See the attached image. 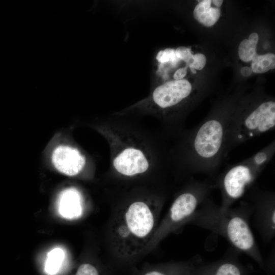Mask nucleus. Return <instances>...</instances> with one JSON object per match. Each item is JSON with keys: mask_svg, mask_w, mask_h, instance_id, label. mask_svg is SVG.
<instances>
[{"mask_svg": "<svg viewBox=\"0 0 275 275\" xmlns=\"http://www.w3.org/2000/svg\"><path fill=\"white\" fill-rule=\"evenodd\" d=\"M110 150L113 171L125 178L138 177L154 166V155L140 134L120 124H104L100 129Z\"/></svg>", "mask_w": 275, "mask_h": 275, "instance_id": "nucleus-4", "label": "nucleus"}, {"mask_svg": "<svg viewBox=\"0 0 275 275\" xmlns=\"http://www.w3.org/2000/svg\"><path fill=\"white\" fill-rule=\"evenodd\" d=\"M206 58L203 54L197 53L193 55L192 64L188 67L193 73H196V69L201 70L205 66Z\"/></svg>", "mask_w": 275, "mask_h": 275, "instance_id": "nucleus-20", "label": "nucleus"}, {"mask_svg": "<svg viewBox=\"0 0 275 275\" xmlns=\"http://www.w3.org/2000/svg\"><path fill=\"white\" fill-rule=\"evenodd\" d=\"M60 214L65 218L73 219L78 218L82 210V199L80 192L74 187L62 190L58 198Z\"/></svg>", "mask_w": 275, "mask_h": 275, "instance_id": "nucleus-12", "label": "nucleus"}, {"mask_svg": "<svg viewBox=\"0 0 275 275\" xmlns=\"http://www.w3.org/2000/svg\"><path fill=\"white\" fill-rule=\"evenodd\" d=\"M175 55L178 60H183L186 63V67H189L193 63V54L190 48L179 47L175 50Z\"/></svg>", "mask_w": 275, "mask_h": 275, "instance_id": "nucleus-19", "label": "nucleus"}, {"mask_svg": "<svg viewBox=\"0 0 275 275\" xmlns=\"http://www.w3.org/2000/svg\"><path fill=\"white\" fill-rule=\"evenodd\" d=\"M239 253L233 248L217 261L204 262L202 260L195 266L191 275H248L249 269L239 260Z\"/></svg>", "mask_w": 275, "mask_h": 275, "instance_id": "nucleus-10", "label": "nucleus"}, {"mask_svg": "<svg viewBox=\"0 0 275 275\" xmlns=\"http://www.w3.org/2000/svg\"><path fill=\"white\" fill-rule=\"evenodd\" d=\"M51 161L57 170L68 176H75L85 169L87 159L85 154L74 146L61 145L51 154Z\"/></svg>", "mask_w": 275, "mask_h": 275, "instance_id": "nucleus-11", "label": "nucleus"}, {"mask_svg": "<svg viewBox=\"0 0 275 275\" xmlns=\"http://www.w3.org/2000/svg\"><path fill=\"white\" fill-rule=\"evenodd\" d=\"M192 92V85L187 80H170L153 90L147 105L159 113L166 126L178 133L175 111L188 99Z\"/></svg>", "mask_w": 275, "mask_h": 275, "instance_id": "nucleus-8", "label": "nucleus"}, {"mask_svg": "<svg viewBox=\"0 0 275 275\" xmlns=\"http://www.w3.org/2000/svg\"><path fill=\"white\" fill-rule=\"evenodd\" d=\"M223 0H214L212 1V3L217 7H221L222 4H223Z\"/></svg>", "mask_w": 275, "mask_h": 275, "instance_id": "nucleus-24", "label": "nucleus"}, {"mask_svg": "<svg viewBox=\"0 0 275 275\" xmlns=\"http://www.w3.org/2000/svg\"><path fill=\"white\" fill-rule=\"evenodd\" d=\"M164 198H140L124 205L116 215L111 230V241L121 259L131 260L141 253L154 236Z\"/></svg>", "mask_w": 275, "mask_h": 275, "instance_id": "nucleus-3", "label": "nucleus"}, {"mask_svg": "<svg viewBox=\"0 0 275 275\" xmlns=\"http://www.w3.org/2000/svg\"><path fill=\"white\" fill-rule=\"evenodd\" d=\"M194 10V16L200 23L206 26L213 25L220 17V10L217 7L211 6L212 1H198Z\"/></svg>", "mask_w": 275, "mask_h": 275, "instance_id": "nucleus-14", "label": "nucleus"}, {"mask_svg": "<svg viewBox=\"0 0 275 275\" xmlns=\"http://www.w3.org/2000/svg\"><path fill=\"white\" fill-rule=\"evenodd\" d=\"M253 207L250 203L222 208L208 197L200 205L188 224L206 229L225 238L240 253L253 259L266 270V265L251 229Z\"/></svg>", "mask_w": 275, "mask_h": 275, "instance_id": "nucleus-2", "label": "nucleus"}, {"mask_svg": "<svg viewBox=\"0 0 275 275\" xmlns=\"http://www.w3.org/2000/svg\"><path fill=\"white\" fill-rule=\"evenodd\" d=\"M75 275H100L98 269L94 265L85 263L78 268Z\"/></svg>", "mask_w": 275, "mask_h": 275, "instance_id": "nucleus-21", "label": "nucleus"}, {"mask_svg": "<svg viewBox=\"0 0 275 275\" xmlns=\"http://www.w3.org/2000/svg\"><path fill=\"white\" fill-rule=\"evenodd\" d=\"M64 253L62 249L57 248L51 250L47 255L45 269L49 274L56 273L63 261Z\"/></svg>", "mask_w": 275, "mask_h": 275, "instance_id": "nucleus-17", "label": "nucleus"}, {"mask_svg": "<svg viewBox=\"0 0 275 275\" xmlns=\"http://www.w3.org/2000/svg\"><path fill=\"white\" fill-rule=\"evenodd\" d=\"M258 39V35L253 33L249 36V39H244L240 42L238 48V54L242 61L250 62L256 56Z\"/></svg>", "mask_w": 275, "mask_h": 275, "instance_id": "nucleus-15", "label": "nucleus"}, {"mask_svg": "<svg viewBox=\"0 0 275 275\" xmlns=\"http://www.w3.org/2000/svg\"><path fill=\"white\" fill-rule=\"evenodd\" d=\"M187 67L184 68H181L178 69L174 73V78L175 80L182 79L183 77L186 75L187 73Z\"/></svg>", "mask_w": 275, "mask_h": 275, "instance_id": "nucleus-22", "label": "nucleus"}, {"mask_svg": "<svg viewBox=\"0 0 275 275\" xmlns=\"http://www.w3.org/2000/svg\"><path fill=\"white\" fill-rule=\"evenodd\" d=\"M275 127V102L271 100L259 103L251 109L232 114L225 144V156L232 149L246 141L273 130Z\"/></svg>", "mask_w": 275, "mask_h": 275, "instance_id": "nucleus-6", "label": "nucleus"}, {"mask_svg": "<svg viewBox=\"0 0 275 275\" xmlns=\"http://www.w3.org/2000/svg\"><path fill=\"white\" fill-rule=\"evenodd\" d=\"M213 188V182L207 179L191 180L176 195L167 215L155 231V242L187 224Z\"/></svg>", "mask_w": 275, "mask_h": 275, "instance_id": "nucleus-7", "label": "nucleus"}, {"mask_svg": "<svg viewBox=\"0 0 275 275\" xmlns=\"http://www.w3.org/2000/svg\"><path fill=\"white\" fill-rule=\"evenodd\" d=\"M275 67V56L268 53L262 55L258 54L252 60L251 69L254 73H262Z\"/></svg>", "mask_w": 275, "mask_h": 275, "instance_id": "nucleus-16", "label": "nucleus"}, {"mask_svg": "<svg viewBox=\"0 0 275 275\" xmlns=\"http://www.w3.org/2000/svg\"><path fill=\"white\" fill-rule=\"evenodd\" d=\"M275 152V141H271L251 157L228 166L213 182L220 190L222 208L226 209L241 198L269 163Z\"/></svg>", "mask_w": 275, "mask_h": 275, "instance_id": "nucleus-5", "label": "nucleus"}, {"mask_svg": "<svg viewBox=\"0 0 275 275\" xmlns=\"http://www.w3.org/2000/svg\"><path fill=\"white\" fill-rule=\"evenodd\" d=\"M249 199L253 207V224L265 243L275 235V195L272 191L252 189Z\"/></svg>", "mask_w": 275, "mask_h": 275, "instance_id": "nucleus-9", "label": "nucleus"}, {"mask_svg": "<svg viewBox=\"0 0 275 275\" xmlns=\"http://www.w3.org/2000/svg\"><path fill=\"white\" fill-rule=\"evenodd\" d=\"M202 260L200 256H196L188 261L163 264L145 270L142 275H191Z\"/></svg>", "mask_w": 275, "mask_h": 275, "instance_id": "nucleus-13", "label": "nucleus"}, {"mask_svg": "<svg viewBox=\"0 0 275 275\" xmlns=\"http://www.w3.org/2000/svg\"><path fill=\"white\" fill-rule=\"evenodd\" d=\"M232 114L229 112L215 113L182 132L177 158L179 166L186 173L210 177L215 174L226 157V136Z\"/></svg>", "mask_w": 275, "mask_h": 275, "instance_id": "nucleus-1", "label": "nucleus"}, {"mask_svg": "<svg viewBox=\"0 0 275 275\" xmlns=\"http://www.w3.org/2000/svg\"><path fill=\"white\" fill-rule=\"evenodd\" d=\"M240 72L243 76L248 77L252 74L253 71L251 67L246 66L241 69Z\"/></svg>", "mask_w": 275, "mask_h": 275, "instance_id": "nucleus-23", "label": "nucleus"}, {"mask_svg": "<svg viewBox=\"0 0 275 275\" xmlns=\"http://www.w3.org/2000/svg\"><path fill=\"white\" fill-rule=\"evenodd\" d=\"M156 59L160 63H176L179 60L176 57L175 50L172 48L160 51L156 56Z\"/></svg>", "mask_w": 275, "mask_h": 275, "instance_id": "nucleus-18", "label": "nucleus"}]
</instances>
